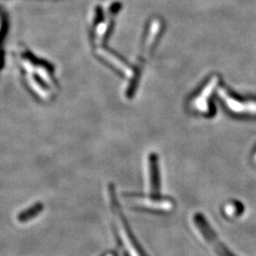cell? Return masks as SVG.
<instances>
[{
	"mask_svg": "<svg viewBox=\"0 0 256 256\" xmlns=\"http://www.w3.org/2000/svg\"><path fill=\"white\" fill-rule=\"evenodd\" d=\"M194 224L198 230L202 238L207 242V244L212 247L214 252L218 256H234L227 248L225 247L218 238L216 236L214 230L212 229L208 222L202 214H196L194 216Z\"/></svg>",
	"mask_w": 256,
	"mask_h": 256,
	"instance_id": "cell-1",
	"label": "cell"
},
{
	"mask_svg": "<svg viewBox=\"0 0 256 256\" xmlns=\"http://www.w3.org/2000/svg\"><path fill=\"white\" fill-rule=\"evenodd\" d=\"M220 96L228 106L229 110L236 114H254L256 115V102L239 101L236 98L230 96L228 92L224 90L220 92Z\"/></svg>",
	"mask_w": 256,
	"mask_h": 256,
	"instance_id": "cell-2",
	"label": "cell"
},
{
	"mask_svg": "<svg viewBox=\"0 0 256 256\" xmlns=\"http://www.w3.org/2000/svg\"><path fill=\"white\" fill-rule=\"evenodd\" d=\"M214 84L210 82L209 84L206 86L204 90L200 94L196 99H194L192 102V108L198 112H200L203 114H208L210 113V106L208 104V97L210 96V92L214 88Z\"/></svg>",
	"mask_w": 256,
	"mask_h": 256,
	"instance_id": "cell-3",
	"label": "cell"
},
{
	"mask_svg": "<svg viewBox=\"0 0 256 256\" xmlns=\"http://www.w3.org/2000/svg\"><path fill=\"white\" fill-rule=\"evenodd\" d=\"M242 210H243L242 204L236 202H230L228 204H226V206L224 208L225 214H227L230 218L238 216L242 214Z\"/></svg>",
	"mask_w": 256,
	"mask_h": 256,
	"instance_id": "cell-4",
	"label": "cell"
},
{
	"mask_svg": "<svg viewBox=\"0 0 256 256\" xmlns=\"http://www.w3.org/2000/svg\"><path fill=\"white\" fill-rule=\"evenodd\" d=\"M152 191L156 192L158 191V169L156 164V158H152Z\"/></svg>",
	"mask_w": 256,
	"mask_h": 256,
	"instance_id": "cell-5",
	"label": "cell"
},
{
	"mask_svg": "<svg viewBox=\"0 0 256 256\" xmlns=\"http://www.w3.org/2000/svg\"><path fill=\"white\" fill-rule=\"evenodd\" d=\"M254 162L256 164V153H254Z\"/></svg>",
	"mask_w": 256,
	"mask_h": 256,
	"instance_id": "cell-6",
	"label": "cell"
}]
</instances>
